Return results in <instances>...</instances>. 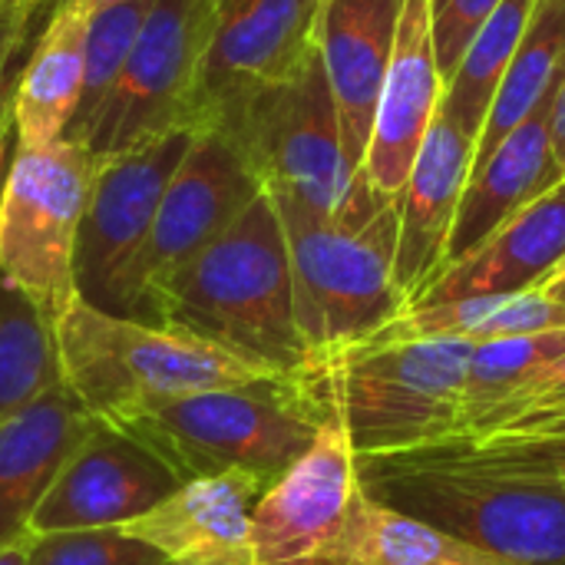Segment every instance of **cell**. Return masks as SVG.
<instances>
[{"mask_svg": "<svg viewBox=\"0 0 565 565\" xmlns=\"http://www.w3.org/2000/svg\"><path fill=\"white\" fill-rule=\"evenodd\" d=\"M361 487L430 526L520 565H565V490L507 470L463 437L358 457Z\"/></svg>", "mask_w": 565, "mask_h": 565, "instance_id": "cell-1", "label": "cell"}, {"mask_svg": "<svg viewBox=\"0 0 565 565\" xmlns=\"http://www.w3.org/2000/svg\"><path fill=\"white\" fill-rule=\"evenodd\" d=\"M149 321L278 374L305 371L308 351L295 321L288 238L268 192L156 291Z\"/></svg>", "mask_w": 565, "mask_h": 565, "instance_id": "cell-2", "label": "cell"}, {"mask_svg": "<svg viewBox=\"0 0 565 565\" xmlns=\"http://www.w3.org/2000/svg\"><path fill=\"white\" fill-rule=\"evenodd\" d=\"M473 344L457 338L361 341L298 377L321 414L348 424L358 457L404 454L463 437L460 397Z\"/></svg>", "mask_w": 565, "mask_h": 565, "instance_id": "cell-3", "label": "cell"}, {"mask_svg": "<svg viewBox=\"0 0 565 565\" xmlns=\"http://www.w3.org/2000/svg\"><path fill=\"white\" fill-rule=\"evenodd\" d=\"M56 348L63 384L103 424L132 420L179 397L278 377L179 328L106 315L79 298L56 321Z\"/></svg>", "mask_w": 565, "mask_h": 565, "instance_id": "cell-4", "label": "cell"}, {"mask_svg": "<svg viewBox=\"0 0 565 565\" xmlns=\"http://www.w3.org/2000/svg\"><path fill=\"white\" fill-rule=\"evenodd\" d=\"M271 202L288 238L295 321L308 364L367 341L407 311V298L394 281L397 199L371 218H324L288 195H271Z\"/></svg>", "mask_w": 565, "mask_h": 565, "instance_id": "cell-5", "label": "cell"}, {"mask_svg": "<svg viewBox=\"0 0 565 565\" xmlns=\"http://www.w3.org/2000/svg\"><path fill=\"white\" fill-rule=\"evenodd\" d=\"M328 417L298 374L205 391L113 424L159 454L182 480L245 470L275 483Z\"/></svg>", "mask_w": 565, "mask_h": 565, "instance_id": "cell-6", "label": "cell"}, {"mask_svg": "<svg viewBox=\"0 0 565 565\" xmlns=\"http://www.w3.org/2000/svg\"><path fill=\"white\" fill-rule=\"evenodd\" d=\"M215 129L242 149L265 192L288 195L315 215L371 218L394 202L374 192L364 172L348 162L338 106L318 53L291 83L255 93Z\"/></svg>", "mask_w": 565, "mask_h": 565, "instance_id": "cell-7", "label": "cell"}, {"mask_svg": "<svg viewBox=\"0 0 565 565\" xmlns=\"http://www.w3.org/2000/svg\"><path fill=\"white\" fill-rule=\"evenodd\" d=\"M96 156L83 142L13 149L0 202V271L23 288L53 324L76 295V235L89 202Z\"/></svg>", "mask_w": 565, "mask_h": 565, "instance_id": "cell-8", "label": "cell"}, {"mask_svg": "<svg viewBox=\"0 0 565 565\" xmlns=\"http://www.w3.org/2000/svg\"><path fill=\"white\" fill-rule=\"evenodd\" d=\"M215 30V0H156L89 139L96 159L172 132H202L199 83Z\"/></svg>", "mask_w": 565, "mask_h": 565, "instance_id": "cell-9", "label": "cell"}, {"mask_svg": "<svg viewBox=\"0 0 565 565\" xmlns=\"http://www.w3.org/2000/svg\"><path fill=\"white\" fill-rule=\"evenodd\" d=\"M262 192V179L222 129L195 132L159 202L149 238L122 278L119 318L152 324L149 318L156 291L225 228H232Z\"/></svg>", "mask_w": 565, "mask_h": 565, "instance_id": "cell-10", "label": "cell"}, {"mask_svg": "<svg viewBox=\"0 0 565 565\" xmlns=\"http://www.w3.org/2000/svg\"><path fill=\"white\" fill-rule=\"evenodd\" d=\"M192 139L195 132H172L142 149L96 162L73 258L79 301L119 315L122 278L149 238L159 202Z\"/></svg>", "mask_w": 565, "mask_h": 565, "instance_id": "cell-11", "label": "cell"}, {"mask_svg": "<svg viewBox=\"0 0 565 565\" xmlns=\"http://www.w3.org/2000/svg\"><path fill=\"white\" fill-rule=\"evenodd\" d=\"M321 0H215V30L202 63V132L262 89L291 83L318 53Z\"/></svg>", "mask_w": 565, "mask_h": 565, "instance_id": "cell-12", "label": "cell"}, {"mask_svg": "<svg viewBox=\"0 0 565 565\" xmlns=\"http://www.w3.org/2000/svg\"><path fill=\"white\" fill-rule=\"evenodd\" d=\"M361 490L348 424L328 414L315 444L265 490L252 513L258 565H318L341 536Z\"/></svg>", "mask_w": 565, "mask_h": 565, "instance_id": "cell-13", "label": "cell"}, {"mask_svg": "<svg viewBox=\"0 0 565 565\" xmlns=\"http://www.w3.org/2000/svg\"><path fill=\"white\" fill-rule=\"evenodd\" d=\"M182 483L185 480L146 444L96 420L83 447L70 457L36 507L30 536L119 530L156 510Z\"/></svg>", "mask_w": 565, "mask_h": 565, "instance_id": "cell-14", "label": "cell"}, {"mask_svg": "<svg viewBox=\"0 0 565 565\" xmlns=\"http://www.w3.org/2000/svg\"><path fill=\"white\" fill-rule=\"evenodd\" d=\"M444 89L430 36V0H407L361 169L374 192L387 199L404 192L417 152L444 106Z\"/></svg>", "mask_w": 565, "mask_h": 565, "instance_id": "cell-15", "label": "cell"}, {"mask_svg": "<svg viewBox=\"0 0 565 565\" xmlns=\"http://www.w3.org/2000/svg\"><path fill=\"white\" fill-rule=\"evenodd\" d=\"M268 487L245 470L185 480L169 500L119 530L162 553L169 565H258L252 513Z\"/></svg>", "mask_w": 565, "mask_h": 565, "instance_id": "cell-16", "label": "cell"}, {"mask_svg": "<svg viewBox=\"0 0 565 565\" xmlns=\"http://www.w3.org/2000/svg\"><path fill=\"white\" fill-rule=\"evenodd\" d=\"M407 0H321L315 46L338 106L348 162L361 172Z\"/></svg>", "mask_w": 565, "mask_h": 565, "instance_id": "cell-17", "label": "cell"}, {"mask_svg": "<svg viewBox=\"0 0 565 565\" xmlns=\"http://www.w3.org/2000/svg\"><path fill=\"white\" fill-rule=\"evenodd\" d=\"M473 159H477V139L467 136L440 109L417 152L407 185L397 195L401 235H397L394 281L407 298V308L444 271L447 242L454 232L463 189L473 172Z\"/></svg>", "mask_w": 565, "mask_h": 565, "instance_id": "cell-18", "label": "cell"}, {"mask_svg": "<svg viewBox=\"0 0 565 565\" xmlns=\"http://www.w3.org/2000/svg\"><path fill=\"white\" fill-rule=\"evenodd\" d=\"M553 103L556 99L533 109L483 162H473L447 242L444 268L470 258L513 215H520L526 205H533L550 189L565 182V169L556 159L553 129H550Z\"/></svg>", "mask_w": 565, "mask_h": 565, "instance_id": "cell-19", "label": "cell"}, {"mask_svg": "<svg viewBox=\"0 0 565 565\" xmlns=\"http://www.w3.org/2000/svg\"><path fill=\"white\" fill-rule=\"evenodd\" d=\"M96 417L60 384L0 424V550L30 540V520Z\"/></svg>", "mask_w": 565, "mask_h": 565, "instance_id": "cell-20", "label": "cell"}, {"mask_svg": "<svg viewBox=\"0 0 565 565\" xmlns=\"http://www.w3.org/2000/svg\"><path fill=\"white\" fill-rule=\"evenodd\" d=\"M565 262V182L513 215L470 258L444 268L411 305H447L480 295L540 291Z\"/></svg>", "mask_w": 565, "mask_h": 565, "instance_id": "cell-21", "label": "cell"}, {"mask_svg": "<svg viewBox=\"0 0 565 565\" xmlns=\"http://www.w3.org/2000/svg\"><path fill=\"white\" fill-rule=\"evenodd\" d=\"M89 17L93 10L76 0H53L50 17L13 83L10 119L20 146H50L66 139L83 93Z\"/></svg>", "mask_w": 565, "mask_h": 565, "instance_id": "cell-22", "label": "cell"}, {"mask_svg": "<svg viewBox=\"0 0 565 565\" xmlns=\"http://www.w3.org/2000/svg\"><path fill=\"white\" fill-rule=\"evenodd\" d=\"M318 565H520L487 553L440 526L407 516L364 487L354 497L351 516L334 546Z\"/></svg>", "mask_w": 565, "mask_h": 565, "instance_id": "cell-23", "label": "cell"}, {"mask_svg": "<svg viewBox=\"0 0 565 565\" xmlns=\"http://www.w3.org/2000/svg\"><path fill=\"white\" fill-rule=\"evenodd\" d=\"M565 331V305L550 301L543 291L520 295H480L447 305H420L397 315L367 341H427L457 338L470 344Z\"/></svg>", "mask_w": 565, "mask_h": 565, "instance_id": "cell-24", "label": "cell"}, {"mask_svg": "<svg viewBox=\"0 0 565 565\" xmlns=\"http://www.w3.org/2000/svg\"><path fill=\"white\" fill-rule=\"evenodd\" d=\"M565 83V0H536L526 36L500 83L487 126L477 139V159L483 162L533 109L556 99Z\"/></svg>", "mask_w": 565, "mask_h": 565, "instance_id": "cell-25", "label": "cell"}, {"mask_svg": "<svg viewBox=\"0 0 565 565\" xmlns=\"http://www.w3.org/2000/svg\"><path fill=\"white\" fill-rule=\"evenodd\" d=\"M60 384L53 318L0 271V424Z\"/></svg>", "mask_w": 565, "mask_h": 565, "instance_id": "cell-26", "label": "cell"}, {"mask_svg": "<svg viewBox=\"0 0 565 565\" xmlns=\"http://www.w3.org/2000/svg\"><path fill=\"white\" fill-rule=\"evenodd\" d=\"M536 0H500L487 23L470 40L454 79L444 89V113L473 139H480L500 83L526 36Z\"/></svg>", "mask_w": 565, "mask_h": 565, "instance_id": "cell-27", "label": "cell"}, {"mask_svg": "<svg viewBox=\"0 0 565 565\" xmlns=\"http://www.w3.org/2000/svg\"><path fill=\"white\" fill-rule=\"evenodd\" d=\"M563 358L565 331L473 344V354L467 364V381H463V397H460L463 437L483 417H490L500 404H507L510 397L526 391L540 374H546Z\"/></svg>", "mask_w": 565, "mask_h": 565, "instance_id": "cell-28", "label": "cell"}, {"mask_svg": "<svg viewBox=\"0 0 565 565\" xmlns=\"http://www.w3.org/2000/svg\"><path fill=\"white\" fill-rule=\"evenodd\" d=\"M156 0H136V3H116V7H99L89 17L86 30V60H83V93L76 116L66 129L70 142L89 146L113 93L122 76V66L129 60V50L149 17Z\"/></svg>", "mask_w": 565, "mask_h": 565, "instance_id": "cell-29", "label": "cell"}, {"mask_svg": "<svg viewBox=\"0 0 565 565\" xmlns=\"http://www.w3.org/2000/svg\"><path fill=\"white\" fill-rule=\"evenodd\" d=\"M565 437V358L526 391L483 417L467 440H553Z\"/></svg>", "mask_w": 565, "mask_h": 565, "instance_id": "cell-30", "label": "cell"}, {"mask_svg": "<svg viewBox=\"0 0 565 565\" xmlns=\"http://www.w3.org/2000/svg\"><path fill=\"white\" fill-rule=\"evenodd\" d=\"M26 565H169L162 553L122 530H79L30 536Z\"/></svg>", "mask_w": 565, "mask_h": 565, "instance_id": "cell-31", "label": "cell"}, {"mask_svg": "<svg viewBox=\"0 0 565 565\" xmlns=\"http://www.w3.org/2000/svg\"><path fill=\"white\" fill-rule=\"evenodd\" d=\"M497 7L500 0H430V36L444 86L454 79L470 40Z\"/></svg>", "mask_w": 565, "mask_h": 565, "instance_id": "cell-32", "label": "cell"}, {"mask_svg": "<svg viewBox=\"0 0 565 565\" xmlns=\"http://www.w3.org/2000/svg\"><path fill=\"white\" fill-rule=\"evenodd\" d=\"M467 444L507 470H516L526 477H543L565 490V437H553V440H467Z\"/></svg>", "mask_w": 565, "mask_h": 565, "instance_id": "cell-33", "label": "cell"}, {"mask_svg": "<svg viewBox=\"0 0 565 565\" xmlns=\"http://www.w3.org/2000/svg\"><path fill=\"white\" fill-rule=\"evenodd\" d=\"M53 0H3L0 3V122L10 119V99L17 83V63L23 53V43L30 36V23L50 10Z\"/></svg>", "mask_w": 565, "mask_h": 565, "instance_id": "cell-34", "label": "cell"}, {"mask_svg": "<svg viewBox=\"0 0 565 565\" xmlns=\"http://www.w3.org/2000/svg\"><path fill=\"white\" fill-rule=\"evenodd\" d=\"M550 129H553V149H556V159L563 162L565 169V83L553 103V119H550Z\"/></svg>", "mask_w": 565, "mask_h": 565, "instance_id": "cell-35", "label": "cell"}, {"mask_svg": "<svg viewBox=\"0 0 565 565\" xmlns=\"http://www.w3.org/2000/svg\"><path fill=\"white\" fill-rule=\"evenodd\" d=\"M550 301H556V305H565V262L556 268V275L540 288Z\"/></svg>", "mask_w": 565, "mask_h": 565, "instance_id": "cell-36", "label": "cell"}, {"mask_svg": "<svg viewBox=\"0 0 565 565\" xmlns=\"http://www.w3.org/2000/svg\"><path fill=\"white\" fill-rule=\"evenodd\" d=\"M26 543H30V540H26ZM26 543L10 546V550H0V565H26Z\"/></svg>", "mask_w": 565, "mask_h": 565, "instance_id": "cell-37", "label": "cell"}, {"mask_svg": "<svg viewBox=\"0 0 565 565\" xmlns=\"http://www.w3.org/2000/svg\"><path fill=\"white\" fill-rule=\"evenodd\" d=\"M76 3H83V7H89V10H99V7H116V3H136V0H76ZM53 7V3H50Z\"/></svg>", "mask_w": 565, "mask_h": 565, "instance_id": "cell-38", "label": "cell"}, {"mask_svg": "<svg viewBox=\"0 0 565 565\" xmlns=\"http://www.w3.org/2000/svg\"><path fill=\"white\" fill-rule=\"evenodd\" d=\"M0 202H3V182H0Z\"/></svg>", "mask_w": 565, "mask_h": 565, "instance_id": "cell-39", "label": "cell"}, {"mask_svg": "<svg viewBox=\"0 0 565 565\" xmlns=\"http://www.w3.org/2000/svg\"><path fill=\"white\" fill-rule=\"evenodd\" d=\"M0 3H3V0H0Z\"/></svg>", "mask_w": 565, "mask_h": 565, "instance_id": "cell-40", "label": "cell"}]
</instances>
